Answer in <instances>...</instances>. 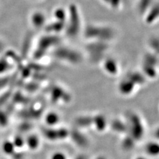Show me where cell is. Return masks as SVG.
<instances>
[{
  "instance_id": "obj_8",
  "label": "cell",
  "mask_w": 159,
  "mask_h": 159,
  "mask_svg": "<svg viewBox=\"0 0 159 159\" xmlns=\"http://www.w3.org/2000/svg\"><path fill=\"white\" fill-rule=\"evenodd\" d=\"M12 142L16 149L21 148L25 145V140L20 135H17L15 137Z\"/></svg>"
},
{
  "instance_id": "obj_6",
  "label": "cell",
  "mask_w": 159,
  "mask_h": 159,
  "mask_svg": "<svg viewBox=\"0 0 159 159\" xmlns=\"http://www.w3.org/2000/svg\"><path fill=\"white\" fill-rule=\"evenodd\" d=\"M60 117L57 113L54 112H51L47 114L45 116V123L50 127L56 125L58 123H59Z\"/></svg>"
},
{
  "instance_id": "obj_16",
  "label": "cell",
  "mask_w": 159,
  "mask_h": 159,
  "mask_svg": "<svg viewBox=\"0 0 159 159\" xmlns=\"http://www.w3.org/2000/svg\"><path fill=\"white\" fill-rule=\"evenodd\" d=\"M135 159H145V158L142 157H137Z\"/></svg>"
},
{
  "instance_id": "obj_4",
  "label": "cell",
  "mask_w": 159,
  "mask_h": 159,
  "mask_svg": "<svg viewBox=\"0 0 159 159\" xmlns=\"http://www.w3.org/2000/svg\"><path fill=\"white\" fill-rule=\"evenodd\" d=\"M44 21H45V17L41 13L36 12L32 15L31 23L35 27H39L41 25H43Z\"/></svg>"
},
{
  "instance_id": "obj_9",
  "label": "cell",
  "mask_w": 159,
  "mask_h": 159,
  "mask_svg": "<svg viewBox=\"0 0 159 159\" xmlns=\"http://www.w3.org/2000/svg\"><path fill=\"white\" fill-rule=\"evenodd\" d=\"M8 123V117L7 115L6 111H4L2 110V107H0V126L5 127Z\"/></svg>"
},
{
  "instance_id": "obj_12",
  "label": "cell",
  "mask_w": 159,
  "mask_h": 159,
  "mask_svg": "<svg viewBox=\"0 0 159 159\" xmlns=\"http://www.w3.org/2000/svg\"><path fill=\"white\" fill-rule=\"evenodd\" d=\"M11 157L12 159H23L24 155L23 153L17 151L16 150L13 153V155L11 156Z\"/></svg>"
},
{
  "instance_id": "obj_15",
  "label": "cell",
  "mask_w": 159,
  "mask_h": 159,
  "mask_svg": "<svg viewBox=\"0 0 159 159\" xmlns=\"http://www.w3.org/2000/svg\"><path fill=\"white\" fill-rule=\"evenodd\" d=\"M76 159H86V158H84V157H82V156H79V157H77Z\"/></svg>"
},
{
  "instance_id": "obj_10",
  "label": "cell",
  "mask_w": 159,
  "mask_h": 159,
  "mask_svg": "<svg viewBox=\"0 0 159 159\" xmlns=\"http://www.w3.org/2000/svg\"><path fill=\"white\" fill-rule=\"evenodd\" d=\"M10 81H11V80L8 76L5 75L0 76V91L6 88L8 86Z\"/></svg>"
},
{
  "instance_id": "obj_1",
  "label": "cell",
  "mask_w": 159,
  "mask_h": 159,
  "mask_svg": "<svg viewBox=\"0 0 159 159\" xmlns=\"http://www.w3.org/2000/svg\"><path fill=\"white\" fill-rule=\"evenodd\" d=\"M68 135V131L66 129H49L44 133V135L47 139H50L52 141L60 140V139H64Z\"/></svg>"
},
{
  "instance_id": "obj_5",
  "label": "cell",
  "mask_w": 159,
  "mask_h": 159,
  "mask_svg": "<svg viewBox=\"0 0 159 159\" xmlns=\"http://www.w3.org/2000/svg\"><path fill=\"white\" fill-rule=\"evenodd\" d=\"M2 151L5 155L11 157L13 153L16 151L12 141H4L2 145Z\"/></svg>"
},
{
  "instance_id": "obj_7",
  "label": "cell",
  "mask_w": 159,
  "mask_h": 159,
  "mask_svg": "<svg viewBox=\"0 0 159 159\" xmlns=\"http://www.w3.org/2000/svg\"><path fill=\"white\" fill-rule=\"evenodd\" d=\"M146 152L152 157L157 156L158 153V145L155 143H149L146 146Z\"/></svg>"
},
{
  "instance_id": "obj_14",
  "label": "cell",
  "mask_w": 159,
  "mask_h": 159,
  "mask_svg": "<svg viewBox=\"0 0 159 159\" xmlns=\"http://www.w3.org/2000/svg\"><path fill=\"white\" fill-rule=\"evenodd\" d=\"M96 159H106V158L105 157H102V156H100V157H97Z\"/></svg>"
},
{
  "instance_id": "obj_2",
  "label": "cell",
  "mask_w": 159,
  "mask_h": 159,
  "mask_svg": "<svg viewBox=\"0 0 159 159\" xmlns=\"http://www.w3.org/2000/svg\"><path fill=\"white\" fill-rule=\"evenodd\" d=\"M11 63L6 55L0 57V76L5 75V74L11 70Z\"/></svg>"
},
{
  "instance_id": "obj_11",
  "label": "cell",
  "mask_w": 159,
  "mask_h": 159,
  "mask_svg": "<svg viewBox=\"0 0 159 159\" xmlns=\"http://www.w3.org/2000/svg\"><path fill=\"white\" fill-rule=\"evenodd\" d=\"M51 159H67V158L64 153L61 152H57L52 154Z\"/></svg>"
},
{
  "instance_id": "obj_3",
  "label": "cell",
  "mask_w": 159,
  "mask_h": 159,
  "mask_svg": "<svg viewBox=\"0 0 159 159\" xmlns=\"http://www.w3.org/2000/svg\"><path fill=\"white\" fill-rule=\"evenodd\" d=\"M25 140V145L30 150H35L39 146V139L36 135H30Z\"/></svg>"
},
{
  "instance_id": "obj_13",
  "label": "cell",
  "mask_w": 159,
  "mask_h": 159,
  "mask_svg": "<svg viewBox=\"0 0 159 159\" xmlns=\"http://www.w3.org/2000/svg\"><path fill=\"white\" fill-rule=\"evenodd\" d=\"M5 49V45H4V43H3L2 41L0 40V53H2L3 52Z\"/></svg>"
}]
</instances>
